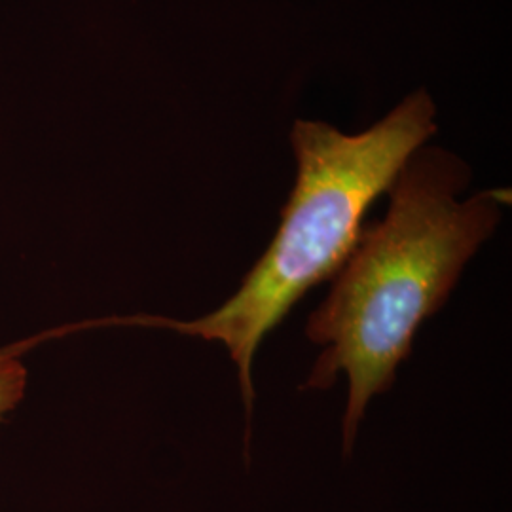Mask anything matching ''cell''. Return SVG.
I'll use <instances>...</instances> for the list:
<instances>
[{"label":"cell","mask_w":512,"mask_h":512,"mask_svg":"<svg viewBox=\"0 0 512 512\" xmlns=\"http://www.w3.org/2000/svg\"><path fill=\"white\" fill-rule=\"evenodd\" d=\"M471 181L473 169L452 150L429 143L416 150L385 194L384 219L363 228L308 319L306 336L321 353L304 389L348 378L346 456L368 404L395 384L418 329L444 308L511 203L505 188L463 196Z\"/></svg>","instance_id":"cell-1"},{"label":"cell","mask_w":512,"mask_h":512,"mask_svg":"<svg viewBox=\"0 0 512 512\" xmlns=\"http://www.w3.org/2000/svg\"><path fill=\"white\" fill-rule=\"evenodd\" d=\"M437 118V103L425 88L406 93L378 122L357 133L325 120L296 118L289 133L296 164L293 190L268 249L234 296L192 321L135 315L88 327L171 329L224 344L238 368L249 458L256 351L313 287L342 268L372 205L387 194L408 158L439 131Z\"/></svg>","instance_id":"cell-2"},{"label":"cell","mask_w":512,"mask_h":512,"mask_svg":"<svg viewBox=\"0 0 512 512\" xmlns=\"http://www.w3.org/2000/svg\"><path fill=\"white\" fill-rule=\"evenodd\" d=\"M27 370L14 349L0 351V420L23 399Z\"/></svg>","instance_id":"cell-3"}]
</instances>
